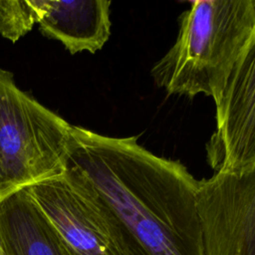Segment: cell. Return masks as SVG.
<instances>
[{
	"label": "cell",
	"instance_id": "1",
	"mask_svg": "<svg viewBox=\"0 0 255 255\" xmlns=\"http://www.w3.org/2000/svg\"><path fill=\"white\" fill-rule=\"evenodd\" d=\"M68 166L87 177L115 212L130 255H204L198 180L180 161L153 154L137 136L73 126Z\"/></svg>",
	"mask_w": 255,
	"mask_h": 255
},
{
	"label": "cell",
	"instance_id": "4",
	"mask_svg": "<svg viewBox=\"0 0 255 255\" xmlns=\"http://www.w3.org/2000/svg\"><path fill=\"white\" fill-rule=\"evenodd\" d=\"M49 219L69 255H130L124 227L87 177L68 166L25 188Z\"/></svg>",
	"mask_w": 255,
	"mask_h": 255
},
{
	"label": "cell",
	"instance_id": "8",
	"mask_svg": "<svg viewBox=\"0 0 255 255\" xmlns=\"http://www.w3.org/2000/svg\"><path fill=\"white\" fill-rule=\"evenodd\" d=\"M0 245L5 255H69L57 231L26 189L0 202Z\"/></svg>",
	"mask_w": 255,
	"mask_h": 255
},
{
	"label": "cell",
	"instance_id": "7",
	"mask_svg": "<svg viewBox=\"0 0 255 255\" xmlns=\"http://www.w3.org/2000/svg\"><path fill=\"white\" fill-rule=\"evenodd\" d=\"M109 0H38L39 29L71 53L101 50L111 36Z\"/></svg>",
	"mask_w": 255,
	"mask_h": 255
},
{
	"label": "cell",
	"instance_id": "5",
	"mask_svg": "<svg viewBox=\"0 0 255 255\" xmlns=\"http://www.w3.org/2000/svg\"><path fill=\"white\" fill-rule=\"evenodd\" d=\"M195 205L204 255H255V171L198 180Z\"/></svg>",
	"mask_w": 255,
	"mask_h": 255
},
{
	"label": "cell",
	"instance_id": "9",
	"mask_svg": "<svg viewBox=\"0 0 255 255\" xmlns=\"http://www.w3.org/2000/svg\"><path fill=\"white\" fill-rule=\"evenodd\" d=\"M39 15L38 0H0V34L15 43L38 23Z\"/></svg>",
	"mask_w": 255,
	"mask_h": 255
},
{
	"label": "cell",
	"instance_id": "3",
	"mask_svg": "<svg viewBox=\"0 0 255 255\" xmlns=\"http://www.w3.org/2000/svg\"><path fill=\"white\" fill-rule=\"evenodd\" d=\"M73 125L21 91L0 68V202L64 173Z\"/></svg>",
	"mask_w": 255,
	"mask_h": 255
},
{
	"label": "cell",
	"instance_id": "2",
	"mask_svg": "<svg viewBox=\"0 0 255 255\" xmlns=\"http://www.w3.org/2000/svg\"><path fill=\"white\" fill-rule=\"evenodd\" d=\"M255 45V0H195L179 18L174 44L151 68L169 95L216 103L240 60Z\"/></svg>",
	"mask_w": 255,
	"mask_h": 255
},
{
	"label": "cell",
	"instance_id": "6",
	"mask_svg": "<svg viewBox=\"0 0 255 255\" xmlns=\"http://www.w3.org/2000/svg\"><path fill=\"white\" fill-rule=\"evenodd\" d=\"M216 106V129L206 143L215 172L255 171V45L245 53Z\"/></svg>",
	"mask_w": 255,
	"mask_h": 255
},
{
	"label": "cell",
	"instance_id": "10",
	"mask_svg": "<svg viewBox=\"0 0 255 255\" xmlns=\"http://www.w3.org/2000/svg\"><path fill=\"white\" fill-rule=\"evenodd\" d=\"M0 255H5V254H4V252H3V250H2L1 245H0Z\"/></svg>",
	"mask_w": 255,
	"mask_h": 255
}]
</instances>
